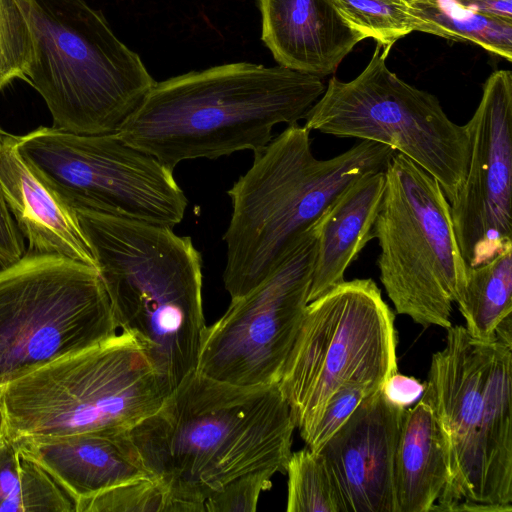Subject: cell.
Here are the masks:
<instances>
[{
    "label": "cell",
    "mask_w": 512,
    "mask_h": 512,
    "mask_svg": "<svg viewBox=\"0 0 512 512\" xmlns=\"http://www.w3.org/2000/svg\"><path fill=\"white\" fill-rule=\"evenodd\" d=\"M294 429L278 383L237 386L195 371L129 434L175 512H203L209 496L242 474L286 472Z\"/></svg>",
    "instance_id": "1"
},
{
    "label": "cell",
    "mask_w": 512,
    "mask_h": 512,
    "mask_svg": "<svg viewBox=\"0 0 512 512\" xmlns=\"http://www.w3.org/2000/svg\"><path fill=\"white\" fill-rule=\"evenodd\" d=\"M324 90L321 77L280 65H218L156 82L118 133L174 170L261 150L275 125L304 119Z\"/></svg>",
    "instance_id": "2"
},
{
    "label": "cell",
    "mask_w": 512,
    "mask_h": 512,
    "mask_svg": "<svg viewBox=\"0 0 512 512\" xmlns=\"http://www.w3.org/2000/svg\"><path fill=\"white\" fill-rule=\"evenodd\" d=\"M110 300L169 393L197 369L206 328L202 257L171 227L74 210Z\"/></svg>",
    "instance_id": "3"
},
{
    "label": "cell",
    "mask_w": 512,
    "mask_h": 512,
    "mask_svg": "<svg viewBox=\"0 0 512 512\" xmlns=\"http://www.w3.org/2000/svg\"><path fill=\"white\" fill-rule=\"evenodd\" d=\"M310 130L288 125L261 150L227 191L232 214L223 240V283L231 300L267 279L324 209L360 176L384 171L396 151L361 140L330 159H317Z\"/></svg>",
    "instance_id": "4"
},
{
    "label": "cell",
    "mask_w": 512,
    "mask_h": 512,
    "mask_svg": "<svg viewBox=\"0 0 512 512\" xmlns=\"http://www.w3.org/2000/svg\"><path fill=\"white\" fill-rule=\"evenodd\" d=\"M433 354L421 396L443 437L448 481L431 511L460 503H512V346L485 342L462 325Z\"/></svg>",
    "instance_id": "5"
},
{
    "label": "cell",
    "mask_w": 512,
    "mask_h": 512,
    "mask_svg": "<svg viewBox=\"0 0 512 512\" xmlns=\"http://www.w3.org/2000/svg\"><path fill=\"white\" fill-rule=\"evenodd\" d=\"M33 39L27 82L54 127L117 133L156 81L140 56L84 0H18Z\"/></svg>",
    "instance_id": "6"
},
{
    "label": "cell",
    "mask_w": 512,
    "mask_h": 512,
    "mask_svg": "<svg viewBox=\"0 0 512 512\" xmlns=\"http://www.w3.org/2000/svg\"><path fill=\"white\" fill-rule=\"evenodd\" d=\"M169 394L141 346L122 332L4 385L5 433L43 438L131 428Z\"/></svg>",
    "instance_id": "7"
},
{
    "label": "cell",
    "mask_w": 512,
    "mask_h": 512,
    "mask_svg": "<svg viewBox=\"0 0 512 512\" xmlns=\"http://www.w3.org/2000/svg\"><path fill=\"white\" fill-rule=\"evenodd\" d=\"M394 321L371 278L344 280L307 304L278 382L304 442L339 389L381 388L397 372Z\"/></svg>",
    "instance_id": "8"
},
{
    "label": "cell",
    "mask_w": 512,
    "mask_h": 512,
    "mask_svg": "<svg viewBox=\"0 0 512 512\" xmlns=\"http://www.w3.org/2000/svg\"><path fill=\"white\" fill-rule=\"evenodd\" d=\"M373 225L380 281L397 313L424 327L449 328L453 303L466 287L450 203L438 181L396 152Z\"/></svg>",
    "instance_id": "9"
},
{
    "label": "cell",
    "mask_w": 512,
    "mask_h": 512,
    "mask_svg": "<svg viewBox=\"0 0 512 512\" xmlns=\"http://www.w3.org/2000/svg\"><path fill=\"white\" fill-rule=\"evenodd\" d=\"M96 268L25 254L0 268V386L116 335Z\"/></svg>",
    "instance_id": "10"
},
{
    "label": "cell",
    "mask_w": 512,
    "mask_h": 512,
    "mask_svg": "<svg viewBox=\"0 0 512 512\" xmlns=\"http://www.w3.org/2000/svg\"><path fill=\"white\" fill-rule=\"evenodd\" d=\"M390 49L377 43L367 66L351 81L332 77L307 111L304 126L389 146L435 178L450 202L468 169L467 128L448 117L435 95L389 70Z\"/></svg>",
    "instance_id": "11"
},
{
    "label": "cell",
    "mask_w": 512,
    "mask_h": 512,
    "mask_svg": "<svg viewBox=\"0 0 512 512\" xmlns=\"http://www.w3.org/2000/svg\"><path fill=\"white\" fill-rule=\"evenodd\" d=\"M17 149L40 180L72 210L173 228L188 199L173 170L120 134H78L39 127Z\"/></svg>",
    "instance_id": "12"
},
{
    "label": "cell",
    "mask_w": 512,
    "mask_h": 512,
    "mask_svg": "<svg viewBox=\"0 0 512 512\" xmlns=\"http://www.w3.org/2000/svg\"><path fill=\"white\" fill-rule=\"evenodd\" d=\"M316 237L314 222L267 279L206 326L198 373L244 387L279 382L308 304Z\"/></svg>",
    "instance_id": "13"
},
{
    "label": "cell",
    "mask_w": 512,
    "mask_h": 512,
    "mask_svg": "<svg viewBox=\"0 0 512 512\" xmlns=\"http://www.w3.org/2000/svg\"><path fill=\"white\" fill-rule=\"evenodd\" d=\"M470 159L450 203L456 240L468 267L512 249V73L493 72L465 124Z\"/></svg>",
    "instance_id": "14"
},
{
    "label": "cell",
    "mask_w": 512,
    "mask_h": 512,
    "mask_svg": "<svg viewBox=\"0 0 512 512\" xmlns=\"http://www.w3.org/2000/svg\"><path fill=\"white\" fill-rule=\"evenodd\" d=\"M404 410L380 388L361 401L318 452L346 512H396L393 466Z\"/></svg>",
    "instance_id": "15"
},
{
    "label": "cell",
    "mask_w": 512,
    "mask_h": 512,
    "mask_svg": "<svg viewBox=\"0 0 512 512\" xmlns=\"http://www.w3.org/2000/svg\"><path fill=\"white\" fill-rule=\"evenodd\" d=\"M262 41L280 66L324 77L365 39L333 0H258Z\"/></svg>",
    "instance_id": "16"
},
{
    "label": "cell",
    "mask_w": 512,
    "mask_h": 512,
    "mask_svg": "<svg viewBox=\"0 0 512 512\" xmlns=\"http://www.w3.org/2000/svg\"><path fill=\"white\" fill-rule=\"evenodd\" d=\"M18 439L73 498L75 505L114 486L152 477L129 428Z\"/></svg>",
    "instance_id": "17"
},
{
    "label": "cell",
    "mask_w": 512,
    "mask_h": 512,
    "mask_svg": "<svg viewBox=\"0 0 512 512\" xmlns=\"http://www.w3.org/2000/svg\"><path fill=\"white\" fill-rule=\"evenodd\" d=\"M17 136L0 144V185L28 253L68 258L96 268L75 211L34 173L17 149Z\"/></svg>",
    "instance_id": "18"
},
{
    "label": "cell",
    "mask_w": 512,
    "mask_h": 512,
    "mask_svg": "<svg viewBox=\"0 0 512 512\" xmlns=\"http://www.w3.org/2000/svg\"><path fill=\"white\" fill-rule=\"evenodd\" d=\"M385 180V170L360 176L315 221L316 249L308 303L343 282L347 268L373 239Z\"/></svg>",
    "instance_id": "19"
},
{
    "label": "cell",
    "mask_w": 512,
    "mask_h": 512,
    "mask_svg": "<svg viewBox=\"0 0 512 512\" xmlns=\"http://www.w3.org/2000/svg\"><path fill=\"white\" fill-rule=\"evenodd\" d=\"M393 477L396 512H431L448 481L443 437L422 398L403 412Z\"/></svg>",
    "instance_id": "20"
},
{
    "label": "cell",
    "mask_w": 512,
    "mask_h": 512,
    "mask_svg": "<svg viewBox=\"0 0 512 512\" xmlns=\"http://www.w3.org/2000/svg\"><path fill=\"white\" fill-rule=\"evenodd\" d=\"M0 512H76L73 498L7 433L0 435Z\"/></svg>",
    "instance_id": "21"
},
{
    "label": "cell",
    "mask_w": 512,
    "mask_h": 512,
    "mask_svg": "<svg viewBox=\"0 0 512 512\" xmlns=\"http://www.w3.org/2000/svg\"><path fill=\"white\" fill-rule=\"evenodd\" d=\"M414 31L452 41L475 43L508 61L512 60V21L464 8L453 0H403Z\"/></svg>",
    "instance_id": "22"
},
{
    "label": "cell",
    "mask_w": 512,
    "mask_h": 512,
    "mask_svg": "<svg viewBox=\"0 0 512 512\" xmlns=\"http://www.w3.org/2000/svg\"><path fill=\"white\" fill-rule=\"evenodd\" d=\"M457 305L471 337L496 340L497 329L512 320V249L467 267L465 291Z\"/></svg>",
    "instance_id": "23"
},
{
    "label": "cell",
    "mask_w": 512,
    "mask_h": 512,
    "mask_svg": "<svg viewBox=\"0 0 512 512\" xmlns=\"http://www.w3.org/2000/svg\"><path fill=\"white\" fill-rule=\"evenodd\" d=\"M286 472L288 512H346L341 493L320 453L308 447L291 453Z\"/></svg>",
    "instance_id": "24"
},
{
    "label": "cell",
    "mask_w": 512,
    "mask_h": 512,
    "mask_svg": "<svg viewBox=\"0 0 512 512\" xmlns=\"http://www.w3.org/2000/svg\"><path fill=\"white\" fill-rule=\"evenodd\" d=\"M348 25L384 47L414 31L403 0H333Z\"/></svg>",
    "instance_id": "25"
},
{
    "label": "cell",
    "mask_w": 512,
    "mask_h": 512,
    "mask_svg": "<svg viewBox=\"0 0 512 512\" xmlns=\"http://www.w3.org/2000/svg\"><path fill=\"white\" fill-rule=\"evenodd\" d=\"M76 512H175V508L163 485L148 477L81 499Z\"/></svg>",
    "instance_id": "26"
},
{
    "label": "cell",
    "mask_w": 512,
    "mask_h": 512,
    "mask_svg": "<svg viewBox=\"0 0 512 512\" xmlns=\"http://www.w3.org/2000/svg\"><path fill=\"white\" fill-rule=\"evenodd\" d=\"M32 57V34L19 1L0 0V90L15 79L27 82Z\"/></svg>",
    "instance_id": "27"
},
{
    "label": "cell",
    "mask_w": 512,
    "mask_h": 512,
    "mask_svg": "<svg viewBox=\"0 0 512 512\" xmlns=\"http://www.w3.org/2000/svg\"><path fill=\"white\" fill-rule=\"evenodd\" d=\"M277 472L274 468H262L236 477L206 499L204 511H255L260 494L271 487V478Z\"/></svg>",
    "instance_id": "28"
},
{
    "label": "cell",
    "mask_w": 512,
    "mask_h": 512,
    "mask_svg": "<svg viewBox=\"0 0 512 512\" xmlns=\"http://www.w3.org/2000/svg\"><path fill=\"white\" fill-rule=\"evenodd\" d=\"M380 388L351 384L339 389L328 400L316 427L305 441L313 452H319L367 396Z\"/></svg>",
    "instance_id": "29"
},
{
    "label": "cell",
    "mask_w": 512,
    "mask_h": 512,
    "mask_svg": "<svg viewBox=\"0 0 512 512\" xmlns=\"http://www.w3.org/2000/svg\"><path fill=\"white\" fill-rule=\"evenodd\" d=\"M5 133L0 127V144ZM23 236L6 204L0 185V268L19 261L25 255Z\"/></svg>",
    "instance_id": "30"
},
{
    "label": "cell",
    "mask_w": 512,
    "mask_h": 512,
    "mask_svg": "<svg viewBox=\"0 0 512 512\" xmlns=\"http://www.w3.org/2000/svg\"><path fill=\"white\" fill-rule=\"evenodd\" d=\"M424 390L425 383L398 372L389 376L381 386V391L386 399L403 408H407L419 400Z\"/></svg>",
    "instance_id": "31"
},
{
    "label": "cell",
    "mask_w": 512,
    "mask_h": 512,
    "mask_svg": "<svg viewBox=\"0 0 512 512\" xmlns=\"http://www.w3.org/2000/svg\"><path fill=\"white\" fill-rule=\"evenodd\" d=\"M458 5L487 16L512 21V0H453Z\"/></svg>",
    "instance_id": "32"
},
{
    "label": "cell",
    "mask_w": 512,
    "mask_h": 512,
    "mask_svg": "<svg viewBox=\"0 0 512 512\" xmlns=\"http://www.w3.org/2000/svg\"><path fill=\"white\" fill-rule=\"evenodd\" d=\"M3 389L4 386H0V435L5 433V418L3 411Z\"/></svg>",
    "instance_id": "33"
}]
</instances>
